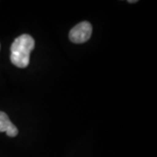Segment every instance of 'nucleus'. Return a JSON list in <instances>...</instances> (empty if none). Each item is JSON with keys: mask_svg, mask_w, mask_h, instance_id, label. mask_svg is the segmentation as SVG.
<instances>
[{"mask_svg": "<svg viewBox=\"0 0 157 157\" xmlns=\"http://www.w3.org/2000/svg\"><path fill=\"white\" fill-rule=\"evenodd\" d=\"M35 47V41L29 34H22L11 44V61L19 68H25L30 63V53Z\"/></svg>", "mask_w": 157, "mask_h": 157, "instance_id": "1", "label": "nucleus"}, {"mask_svg": "<svg viewBox=\"0 0 157 157\" xmlns=\"http://www.w3.org/2000/svg\"><path fill=\"white\" fill-rule=\"evenodd\" d=\"M93 32L92 25L89 22L83 21L76 25L69 33V39L75 44H82L91 38Z\"/></svg>", "mask_w": 157, "mask_h": 157, "instance_id": "2", "label": "nucleus"}, {"mask_svg": "<svg viewBox=\"0 0 157 157\" xmlns=\"http://www.w3.org/2000/svg\"><path fill=\"white\" fill-rule=\"evenodd\" d=\"M0 132H6L8 136L15 137L18 134L17 127L10 121L6 113L0 111Z\"/></svg>", "mask_w": 157, "mask_h": 157, "instance_id": "3", "label": "nucleus"}, {"mask_svg": "<svg viewBox=\"0 0 157 157\" xmlns=\"http://www.w3.org/2000/svg\"><path fill=\"white\" fill-rule=\"evenodd\" d=\"M128 3H136L137 1H136V0H134V1H128Z\"/></svg>", "mask_w": 157, "mask_h": 157, "instance_id": "4", "label": "nucleus"}]
</instances>
